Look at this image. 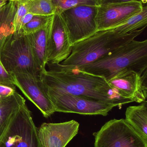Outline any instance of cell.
Wrapping results in <instances>:
<instances>
[{"label": "cell", "instance_id": "14", "mask_svg": "<svg viewBox=\"0 0 147 147\" xmlns=\"http://www.w3.org/2000/svg\"><path fill=\"white\" fill-rule=\"evenodd\" d=\"M54 15L43 28L35 32L27 35L30 42L34 59L39 70V73L46 70L47 39L52 25Z\"/></svg>", "mask_w": 147, "mask_h": 147}, {"label": "cell", "instance_id": "21", "mask_svg": "<svg viewBox=\"0 0 147 147\" xmlns=\"http://www.w3.org/2000/svg\"><path fill=\"white\" fill-rule=\"evenodd\" d=\"M53 15L50 16H34L32 20L22 28L20 33L27 35L37 32L46 26Z\"/></svg>", "mask_w": 147, "mask_h": 147}, {"label": "cell", "instance_id": "7", "mask_svg": "<svg viewBox=\"0 0 147 147\" xmlns=\"http://www.w3.org/2000/svg\"><path fill=\"white\" fill-rule=\"evenodd\" d=\"M93 135L94 147H147V140L124 119L108 121Z\"/></svg>", "mask_w": 147, "mask_h": 147}, {"label": "cell", "instance_id": "19", "mask_svg": "<svg viewBox=\"0 0 147 147\" xmlns=\"http://www.w3.org/2000/svg\"><path fill=\"white\" fill-rule=\"evenodd\" d=\"M28 13L34 15L50 16L55 14L52 0H24Z\"/></svg>", "mask_w": 147, "mask_h": 147}, {"label": "cell", "instance_id": "23", "mask_svg": "<svg viewBox=\"0 0 147 147\" xmlns=\"http://www.w3.org/2000/svg\"><path fill=\"white\" fill-rule=\"evenodd\" d=\"M0 84L15 86L13 77L10 74L7 72L0 61Z\"/></svg>", "mask_w": 147, "mask_h": 147}, {"label": "cell", "instance_id": "12", "mask_svg": "<svg viewBox=\"0 0 147 147\" xmlns=\"http://www.w3.org/2000/svg\"><path fill=\"white\" fill-rule=\"evenodd\" d=\"M72 47L68 31L61 15L55 14L47 39V63H62L70 55Z\"/></svg>", "mask_w": 147, "mask_h": 147}, {"label": "cell", "instance_id": "1", "mask_svg": "<svg viewBox=\"0 0 147 147\" xmlns=\"http://www.w3.org/2000/svg\"><path fill=\"white\" fill-rule=\"evenodd\" d=\"M46 66L48 70L39 74L45 88L107 102L119 109L124 105L133 102L122 96L101 76L60 63H48Z\"/></svg>", "mask_w": 147, "mask_h": 147}, {"label": "cell", "instance_id": "20", "mask_svg": "<svg viewBox=\"0 0 147 147\" xmlns=\"http://www.w3.org/2000/svg\"><path fill=\"white\" fill-rule=\"evenodd\" d=\"M55 8V14H60L64 10L79 6L98 7L99 0H52Z\"/></svg>", "mask_w": 147, "mask_h": 147}, {"label": "cell", "instance_id": "9", "mask_svg": "<svg viewBox=\"0 0 147 147\" xmlns=\"http://www.w3.org/2000/svg\"><path fill=\"white\" fill-rule=\"evenodd\" d=\"M143 7V3L138 0L99 5L96 17L97 32L121 25L140 13Z\"/></svg>", "mask_w": 147, "mask_h": 147}, {"label": "cell", "instance_id": "6", "mask_svg": "<svg viewBox=\"0 0 147 147\" xmlns=\"http://www.w3.org/2000/svg\"><path fill=\"white\" fill-rule=\"evenodd\" d=\"M44 87L55 112L106 116L116 107L107 102Z\"/></svg>", "mask_w": 147, "mask_h": 147}, {"label": "cell", "instance_id": "11", "mask_svg": "<svg viewBox=\"0 0 147 147\" xmlns=\"http://www.w3.org/2000/svg\"><path fill=\"white\" fill-rule=\"evenodd\" d=\"M147 75V70L142 74L127 70L117 74L108 82L122 96L141 103L146 100Z\"/></svg>", "mask_w": 147, "mask_h": 147}, {"label": "cell", "instance_id": "16", "mask_svg": "<svg viewBox=\"0 0 147 147\" xmlns=\"http://www.w3.org/2000/svg\"><path fill=\"white\" fill-rule=\"evenodd\" d=\"M16 6V2L9 1L0 11V56L6 40L14 34L13 21Z\"/></svg>", "mask_w": 147, "mask_h": 147}, {"label": "cell", "instance_id": "27", "mask_svg": "<svg viewBox=\"0 0 147 147\" xmlns=\"http://www.w3.org/2000/svg\"><path fill=\"white\" fill-rule=\"evenodd\" d=\"M9 1V0H0V9L3 7Z\"/></svg>", "mask_w": 147, "mask_h": 147}, {"label": "cell", "instance_id": "26", "mask_svg": "<svg viewBox=\"0 0 147 147\" xmlns=\"http://www.w3.org/2000/svg\"><path fill=\"white\" fill-rule=\"evenodd\" d=\"M34 16V15L33 14L28 13H27L24 16L23 19H22V21L21 24L20 31L22 28L25 25H26L27 23H28V22H29L32 20Z\"/></svg>", "mask_w": 147, "mask_h": 147}, {"label": "cell", "instance_id": "13", "mask_svg": "<svg viewBox=\"0 0 147 147\" xmlns=\"http://www.w3.org/2000/svg\"><path fill=\"white\" fill-rule=\"evenodd\" d=\"M79 124L75 120L42 123L38 135L42 147H65L77 134Z\"/></svg>", "mask_w": 147, "mask_h": 147}, {"label": "cell", "instance_id": "15", "mask_svg": "<svg viewBox=\"0 0 147 147\" xmlns=\"http://www.w3.org/2000/svg\"><path fill=\"white\" fill-rule=\"evenodd\" d=\"M125 120L142 137L147 140V102L140 105L127 107Z\"/></svg>", "mask_w": 147, "mask_h": 147}, {"label": "cell", "instance_id": "28", "mask_svg": "<svg viewBox=\"0 0 147 147\" xmlns=\"http://www.w3.org/2000/svg\"><path fill=\"white\" fill-rule=\"evenodd\" d=\"M6 97H3L1 96H0V104L3 101L4 99L6 98Z\"/></svg>", "mask_w": 147, "mask_h": 147}, {"label": "cell", "instance_id": "3", "mask_svg": "<svg viewBox=\"0 0 147 147\" xmlns=\"http://www.w3.org/2000/svg\"><path fill=\"white\" fill-rule=\"evenodd\" d=\"M146 28L125 34H119L111 30L98 31L74 45L70 55L60 64L79 67L92 63L135 40Z\"/></svg>", "mask_w": 147, "mask_h": 147}, {"label": "cell", "instance_id": "25", "mask_svg": "<svg viewBox=\"0 0 147 147\" xmlns=\"http://www.w3.org/2000/svg\"><path fill=\"white\" fill-rule=\"evenodd\" d=\"M132 1L133 0H99V3H100V5H102V4L126 2L130 1ZM138 1H141L143 3H146L147 2V0H138Z\"/></svg>", "mask_w": 147, "mask_h": 147}, {"label": "cell", "instance_id": "10", "mask_svg": "<svg viewBox=\"0 0 147 147\" xmlns=\"http://www.w3.org/2000/svg\"><path fill=\"white\" fill-rule=\"evenodd\" d=\"M11 74L14 85L39 110L44 117L47 118L55 113L54 106L49 99L39 76L25 73Z\"/></svg>", "mask_w": 147, "mask_h": 147}, {"label": "cell", "instance_id": "17", "mask_svg": "<svg viewBox=\"0 0 147 147\" xmlns=\"http://www.w3.org/2000/svg\"><path fill=\"white\" fill-rule=\"evenodd\" d=\"M25 103V99L16 92L14 95L6 97L0 104V136L14 113Z\"/></svg>", "mask_w": 147, "mask_h": 147}, {"label": "cell", "instance_id": "4", "mask_svg": "<svg viewBox=\"0 0 147 147\" xmlns=\"http://www.w3.org/2000/svg\"><path fill=\"white\" fill-rule=\"evenodd\" d=\"M0 61L7 72L39 76L27 35L13 34L7 39L1 52Z\"/></svg>", "mask_w": 147, "mask_h": 147}, {"label": "cell", "instance_id": "22", "mask_svg": "<svg viewBox=\"0 0 147 147\" xmlns=\"http://www.w3.org/2000/svg\"><path fill=\"white\" fill-rule=\"evenodd\" d=\"M16 10L13 21L14 34H19L20 31L21 24L23 17L27 13L28 9L24 0L16 1Z\"/></svg>", "mask_w": 147, "mask_h": 147}, {"label": "cell", "instance_id": "24", "mask_svg": "<svg viewBox=\"0 0 147 147\" xmlns=\"http://www.w3.org/2000/svg\"><path fill=\"white\" fill-rule=\"evenodd\" d=\"M15 86L0 84V96L8 97L14 95L16 92Z\"/></svg>", "mask_w": 147, "mask_h": 147}, {"label": "cell", "instance_id": "29", "mask_svg": "<svg viewBox=\"0 0 147 147\" xmlns=\"http://www.w3.org/2000/svg\"><path fill=\"white\" fill-rule=\"evenodd\" d=\"M9 1H22V0H9Z\"/></svg>", "mask_w": 147, "mask_h": 147}, {"label": "cell", "instance_id": "8", "mask_svg": "<svg viewBox=\"0 0 147 147\" xmlns=\"http://www.w3.org/2000/svg\"><path fill=\"white\" fill-rule=\"evenodd\" d=\"M98 8L96 6H77L60 14L72 46L97 32L96 17Z\"/></svg>", "mask_w": 147, "mask_h": 147}, {"label": "cell", "instance_id": "5", "mask_svg": "<svg viewBox=\"0 0 147 147\" xmlns=\"http://www.w3.org/2000/svg\"><path fill=\"white\" fill-rule=\"evenodd\" d=\"M0 147H42L38 128L26 103L10 118L0 136Z\"/></svg>", "mask_w": 147, "mask_h": 147}, {"label": "cell", "instance_id": "2", "mask_svg": "<svg viewBox=\"0 0 147 147\" xmlns=\"http://www.w3.org/2000/svg\"><path fill=\"white\" fill-rule=\"evenodd\" d=\"M75 68L107 81L127 70L142 74L147 70V40H133L92 63Z\"/></svg>", "mask_w": 147, "mask_h": 147}, {"label": "cell", "instance_id": "18", "mask_svg": "<svg viewBox=\"0 0 147 147\" xmlns=\"http://www.w3.org/2000/svg\"><path fill=\"white\" fill-rule=\"evenodd\" d=\"M147 26V7L143 6L142 10L139 13L130 17L121 25L108 30H112L119 34H125L146 27Z\"/></svg>", "mask_w": 147, "mask_h": 147}]
</instances>
